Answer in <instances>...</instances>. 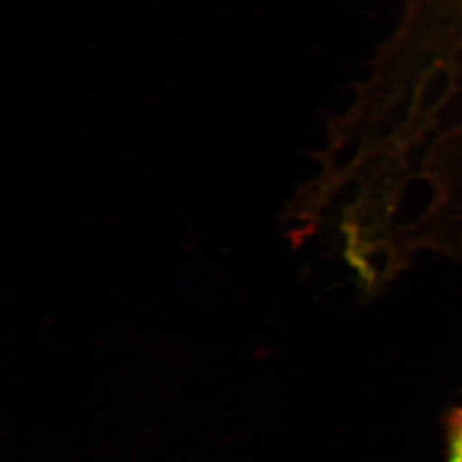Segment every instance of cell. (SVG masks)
Here are the masks:
<instances>
[{"label":"cell","mask_w":462,"mask_h":462,"mask_svg":"<svg viewBox=\"0 0 462 462\" xmlns=\"http://www.w3.org/2000/svg\"><path fill=\"white\" fill-rule=\"evenodd\" d=\"M449 458L448 462H462V407L455 409L448 420Z\"/></svg>","instance_id":"obj_1"}]
</instances>
